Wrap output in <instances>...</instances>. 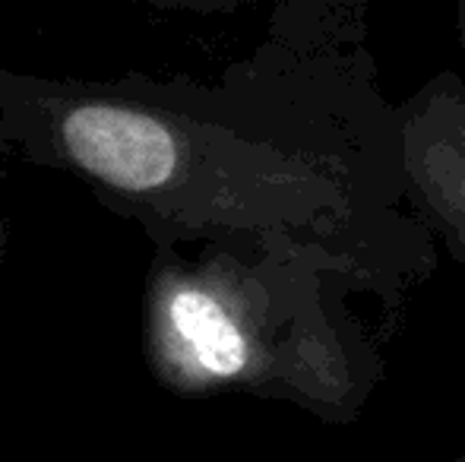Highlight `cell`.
I'll list each match as a JSON object with an SVG mask.
<instances>
[{
	"label": "cell",
	"mask_w": 465,
	"mask_h": 462,
	"mask_svg": "<svg viewBox=\"0 0 465 462\" xmlns=\"http://www.w3.org/2000/svg\"><path fill=\"white\" fill-rule=\"evenodd\" d=\"M61 140L83 172L127 193L159 191L178 172V140L168 123L136 108L104 102L70 108Z\"/></svg>",
	"instance_id": "6da1fadb"
},
{
	"label": "cell",
	"mask_w": 465,
	"mask_h": 462,
	"mask_svg": "<svg viewBox=\"0 0 465 462\" xmlns=\"http://www.w3.org/2000/svg\"><path fill=\"white\" fill-rule=\"evenodd\" d=\"M162 339L174 364L203 380H232L251 358L244 329L200 285L168 289L162 301Z\"/></svg>",
	"instance_id": "7a4b0ae2"
}]
</instances>
